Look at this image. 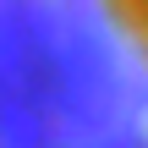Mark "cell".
I'll return each instance as SVG.
<instances>
[{
    "label": "cell",
    "mask_w": 148,
    "mask_h": 148,
    "mask_svg": "<svg viewBox=\"0 0 148 148\" xmlns=\"http://www.w3.org/2000/svg\"><path fill=\"white\" fill-rule=\"evenodd\" d=\"M0 148H148V0H0Z\"/></svg>",
    "instance_id": "obj_1"
}]
</instances>
